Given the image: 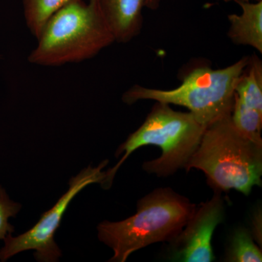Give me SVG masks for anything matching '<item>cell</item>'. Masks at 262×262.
<instances>
[{
    "label": "cell",
    "mask_w": 262,
    "mask_h": 262,
    "mask_svg": "<svg viewBox=\"0 0 262 262\" xmlns=\"http://www.w3.org/2000/svg\"><path fill=\"white\" fill-rule=\"evenodd\" d=\"M249 56L223 69L212 68L207 61L195 60L182 67L177 89H149L134 84L125 91L122 101L134 104L141 100H152L187 108L196 120L208 126L219 119L232 113L235 87Z\"/></svg>",
    "instance_id": "1"
},
{
    "label": "cell",
    "mask_w": 262,
    "mask_h": 262,
    "mask_svg": "<svg viewBox=\"0 0 262 262\" xmlns=\"http://www.w3.org/2000/svg\"><path fill=\"white\" fill-rule=\"evenodd\" d=\"M231 114L206 127L185 169L202 170L213 190L234 189L248 196L262 185V144L239 132Z\"/></svg>",
    "instance_id": "2"
},
{
    "label": "cell",
    "mask_w": 262,
    "mask_h": 262,
    "mask_svg": "<svg viewBox=\"0 0 262 262\" xmlns=\"http://www.w3.org/2000/svg\"><path fill=\"white\" fill-rule=\"evenodd\" d=\"M196 205L171 188H158L137 203L135 214L120 222L98 225V238L113 249L112 262H125L150 245L171 242L187 225Z\"/></svg>",
    "instance_id": "3"
},
{
    "label": "cell",
    "mask_w": 262,
    "mask_h": 262,
    "mask_svg": "<svg viewBox=\"0 0 262 262\" xmlns=\"http://www.w3.org/2000/svg\"><path fill=\"white\" fill-rule=\"evenodd\" d=\"M206 128L189 112L176 111L168 103L156 101L142 125L117 149L115 156H123L115 167L106 171L101 185L104 189H110L117 170L128 157L147 145L159 146L162 155L143 164L144 170L161 178L173 175L185 168Z\"/></svg>",
    "instance_id": "4"
},
{
    "label": "cell",
    "mask_w": 262,
    "mask_h": 262,
    "mask_svg": "<svg viewBox=\"0 0 262 262\" xmlns=\"http://www.w3.org/2000/svg\"><path fill=\"white\" fill-rule=\"evenodd\" d=\"M28 61L57 67L91 59L115 42L99 0H77L50 18Z\"/></svg>",
    "instance_id": "5"
},
{
    "label": "cell",
    "mask_w": 262,
    "mask_h": 262,
    "mask_svg": "<svg viewBox=\"0 0 262 262\" xmlns=\"http://www.w3.org/2000/svg\"><path fill=\"white\" fill-rule=\"evenodd\" d=\"M108 163V160H105L96 168L90 165L84 168L76 177L71 178L68 191L49 211L41 215L40 220L34 227L16 237L8 234L3 241L4 246L0 249V261H7L15 255L29 250L35 251L34 257L37 261H58L61 251L55 242L54 236L61 225L63 214L72 200L84 188L96 183L101 184L106 176L103 169Z\"/></svg>",
    "instance_id": "6"
},
{
    "label": "cell",
    "mask_w": 262,
    "mask_h": 262,
    "mask_svg": "<svg viewBox=\"0 0 262 262\" xmlns=\"http://www.w3.org/2000/svg\"><path fill=\"white\" fill-rule=\"evenodd\" d=\"M222 192L213 190L209 201L196 207L187 225L168 243L169 258L179 262H211L215 260L212 239L217 226L225 220Z\"/></svg>",
    "instance_id": "7"
},
{
    "label": "cell",
    "mask_w": 262,
    "mask_h": 262,
    "mask_svg": "<svg viewBox=\"0 0 262 262\" xmlns=\"http://www.w3.org/2000/svg\"><path fill=\"white\" fill-rule=\"evenodd\" d=\"M115 42L127 43L140 34L146 0H99Z\"/></svg>",
    "instance_id": "8"
},
{
    "label": "cell",
    "mask_w": 262,
    "mask_h": 262,
    "mask_svg": "<svg viewBox=\"0 0 262 262\" xmlns=\"http://www.w3.org/2000/svg\"><path fill=\"white\" fill-rule=\"evenodd\" d=\"M242 9L241 15H228L227 36L237 46H250L262 54V0L251 3L232 0Z\"/></svg>",
    "instance_id": "9"
},
{
    "label": "cell",
    "mask_w": 262,
    "mask_h": 262,
    "mask_svg": "<svg viewBox=\"0 0 262 262\" xmlns=\"http://www.w3.org/2000/svg\"><path fill=\"white\" fill-rule=\"evenodd\" d=\"M235 95L245 104L262 113V61L256 54L249 56L236 84Z\"/></svg>",
    "instance_id": "10"
},
{
    "label": "cell",
    "mask_w": 262,
    "mask_h": 262,
    "mask_svg": "<svg viewBox=\"0 0 262 262\" xmlns=\"http://www.w3.org/2000/svg\"><path fill=\"white\" fill-rule=\"evenodd\" d=\"M74 1L77 0H23L24 18L30 32L37 39L50 18Z\"/></svg>",
    "instance_id": "11"
},
{
    "label": "cell",
    "mask_w": 262,
    "mask_h": 262,
    "mask_svg": "<svg viewBox=\"0 0 262 262\" xmlns=\"http://www.w3.org/2000/svg\"><path fill=\"white\" fill-rule=\"evenodd\" d=\"M225 261L261 262V247L255 243L251 232L244 227H239L231 235L225 254Z\"/></svg>",
    "instance_id": "12"
},
{
    "label": "cell",
    "mask_w": 262,
    "mask_h": 262,
    "mask_svg": "<svg viewBox=\"0 0 262 262\" xmlns=\"http://www.w3.org/2000/svg\"><path fill=\"white\" fill-rule=\"evenodd\" d=\"M231 118L239 132L251 140L262 144V113L245 104L235 94Z\"/></svg>",
    "instance_id": "13"
},
{
    "label": "cell",
    "mask_w": 262,
    "mask_h": 262,
    "mask_svg": "<svg viewBox=\"0 0 262 262\" xmlns=\"http://www.w3.org/2000/svg\"><path fill=\"white\" fill-rule=\"evenodd\" d=\"M21 208L20 203L10 199L6 190L0 185V241L14 232V227L9 222V219L18 214Z\"/></svg>",
    "instance_id": "14"
},
{
    "label": "cell",
    "mask_w": 262,
    "mask_h": 262,
    "mask_svg": "<svg viewBox=\"0 0 262 262\" xmlns=\"http://www.w3.org/2000/svg\"><path fill=\"white\" fill-rule=\"evenodd\" d=\"M261 208H256L253 213L252 221H251V230L250 231L253 239L257 243L259 247L261 248L262 242V216Z\"/></svg>",
    "instance_id": "15"
},
{
    "label": "cell",
    "mask_w": 262,
    "mask_h": 262,
    "mask_svg": "<svg viewBox=\"0 0 262 262\" xmlns=\"http://www.w3.org/2000/svg\"><path fill=\"white\" fill-rule=\"evenodd\" d=\"M160 0H146L145 7L151 10H157L159 8Z\"/></svg>",
    "instance_id": "16"
},
{
    "label": "cell",
    "mask_w": 262,
    "mask_h": 262,
    "mask_svg": "<svg viewBox=\"0 0 262 262\" xmlns=\"http://www.w3.org/2000/svg\"><path fill=\"white\" fill-rule=\"evenodd\" d=\"M219 1H220V0H219ZM222 1L225 2V3H228V2L232 1V0H222ZM244 1L251 2V0H244ZM253 1L258 2L261 1V0H253Z\"/></svg>",
    "instance_id": "17"
}]
</instances>
